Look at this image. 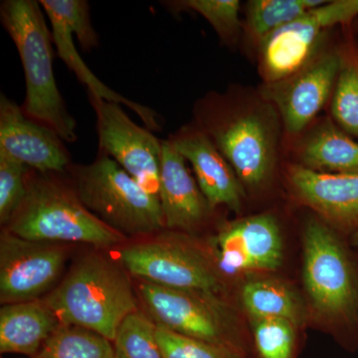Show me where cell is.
Listing matches in <instances>:
<instances>
[{
	"mask_svg": "<svg viewBox=\"0 0 358 358\" xmlns=\"http://www.w3.org/2000/svg\"><path fill=\"white\" fill-rule=\"evenodd\" d=\"M67 249L59 243L31 241L3 229L0 236V301L40 300L56 288Z\"/></svg>",
	"mask_w": 358,
	"mask_h": 358,
	"instance_id": "cell-11",
	"label": "cell"
},
{
	"mask_svg": "<svg viewBox=\"0 0 358 358\" xmlns=\"http://www.w3.org/2000/svg\"><path fill=\"white\" fill-rule=\"evenodd\" d=\"M244 308L252 320H286L299 327L303 312L296 294L275 280L261 279L244 285L241 292Z\"/></svg>",
	"mask_w": 358,
	"mask_h": 358,
	"instance_id": "cell-21",
	"label": "cell"
},
{
	"mask_svg": "<svg viewBox=\"0 0 358 358\" xmlns=\"http://www.w3.org/2000/svg\"><path fill=\"white\" fill-rule=\"evenodd\" d=\"M353 244L358 246V229L355 231V235H353Z\"/></svg>",
	"mask_w": 358,
	"mask_h": 358,
	"instance_id": "cell-31",
	"label": "cell"
},
{
	"mask_svg": "<svg viewBox=\"0 0 358 358\" xmlns=\"http://www.w3.org/2000/svg\"><path fill=\"white\" fill-rule=\"evenodd\" d=\"M343 57L336 51L319 53L298 72L263 87L264 99L277 108L289 134L303 131L331 98Z\"/></svg>",
	"mask_w": 358,
	"mask_h": 358,
	"instance_id": "cell-12",
	"label": "cell"
},
{
	"mask_svg": "<svg viewBox=\"0 0 358 358\" xmlns=\"http://www.w3.org/2000/svg\"><path fill=\"white\" fill-rule=\"evenodd\" d=\"M216 243L217 267L225 274L272 272L282 265L281 230L271 214H258L226 224Z\"/></svg>",
	"mask_w": 358,
	"mask_h": 358,
	"instance_id": "cell-13",
	"label": "cell"
},
{
	"mask_svg": "<svg viewBox=\"0 0 358 358\" xmlns=\"http://www.w3.org/2000/svg\"><path fill=\"white\" fill-rule=\"evenodd\" d=\"M301 166L324 173H358V141L333 122L319 124L303 141Z\"/></svg>",
	"mask_w": 358,
	"mask_h": 358,
	"instance_id": "cell-20",
	"label": "cell"
},
{
	"mask_svg": "<svg viewBox=\"0 0 358 358\" xmlns=\"http://www.w3.org/2000/svg\"><path fill=\"white\" fill-rule=\"evenodd\" d=\"M30 167L0 150V223L6 227L27 192Z\"/></svg>",
	"mask_w": 358,
	"mask_h": 358,
	"instance_id": "cell-28",
	"label": "cell"
},
{
	"mask_svg": "<svg viewBox=\"0 0 358 358\" xmlns=\"http://www.w3.org/2000/svg\"><path fill=\"white\" fill-rule=\"evenodd\" d=\"M155 334L162 358H244L225 346L187 338L160 324Z\"/></svg>",
	"mask_w": 358,
	"mask_h": 358,
	"instance_id": "cell-30",
	"label": "cell"
},
{
	"mask_svg": "<svg viewBox=\"0 0 358 358\" xmlns=\"http://www.w3.org/2000/svg\"><path fill=\"white\" fill-rule=\"evenodd\" d=\"M43 300L61 324L84 327L110 341L122 320L138 310L126 268L98 252L79 259Z\"/></svg>",
	"mask_w": 358,
	"mask_h": 358,
	"instance_id": "cell-2",
	"label": "cell"
},
{
	"mask_svg": "<svg viewBox=\"0 0 358 358\" xmlns=\"http://www.w3.org/2000/svg\"><path fill=\"white\" fill-rule=\"evenodd\" d=\"M182 155L171 141L162 140L159 201L166 229L190 232L203 225L210 205L192 178Z\"/></svg>",
	"mask_w": 358,
	"mask_h": 358,
	"instance_id": "cell-17",
	"label": "cell"
},
{
	"mask_svg": "<svg viewBox=\"0 0 358 358\" xmlns=\"http://www.w3.org/2000/svg\"><path fill=\"white\" fill-rule=\"evenodd\" d=\"M41 4L35 0H4L0 21L13 39L25 75L23 112L53 129L66 143L78 140L77 122L67 109L54 75L53 38Z\"/></svg>",
	"mask_w": 358,
	"mask_h": 358,
	"instance_id": "cell-3",
	"label": "cell"
},
{
	"mask_svg": "<svg viewBox=\"0 0 358 358\" xmlns=\"http://www.w3.org/2000/svg\"><path fill=\"white\" fill-rule=\"evenodd\" d=\"M117 261L141 281L166 288L217 294L218 268L178 231H159L119 250Z\"/></svg>",
	"mask_w": 358,
	"mask_h": 358,
	"instance_id": "cell-6",
	"label": "cell"
},
{
	"mask_svg": "<svg viewBox=\"0 0 358 358\" xmlns=\"http://www.w3.org/2000/svg\"><path fill=\"white\" fill-rule=\"evenodd\" d=\"M89 100L96 113L99 154L114 159L145 189L159 197L162 140L136 124L120 103L91 95Z\"/></svg>",
	"mask_w": 358,
	"mask_h": 358,
	"instance_id": "cell-10",
	"label": "cell"
},
{
	"mask_svg": "<svg viewBox=\"0 0 358 358\" xmlns=\"http://www.w3.org/2000/svg\"><path fill=\"white\" fill-rule=\"evenodd\" d=\"M60 324L43 299L3 305L0 308V352L33 358Z\"/></svg>",
	"mask_w": 358,
	"mask_h": 358,
	"instance_id": "cell-18",
	"label": "cell"
},
{
	"mask_svg": "<svg viewBox=\"0 0 358 358\" xmlns=\"http://www.w3.org/2000/svg\"><path fill=\"white\" fill-rule=\"evenodd\" d=\"M67 173L84 206L122 236L136 240L166 229L159 197L107 155L72 162Z\"/></svg>",
	"mask_w": 358,
	"mask_h": 358,
	"instance_id": "cell-5",
	"label": "cell"
},
{
	"mask_svg": "<svg viewBox=\"0 0 358 358\" xmlns=\"http://www.w3.org/2000/svg\"><path fill=\"white\" fill-rule=\"evenodd\" d=\"M162 4L173 13L192 10L203 16L226 43H231L239 32L238 0H179L164 1Z\"/></svg>",
	"mask_w": 358,
	"mask_h": 358,
	"instance_id": "cell-26",
	"label": "cell"
},
{
	"mask_svg": "<svg viewBox=\"0 0 358 358\" xmlns=\"http://www.w3.org/2000/svg\"><path fill=\"white\" fill-rule=\"evenodd\" d=\"M167 140L192 164L197 185L212 210L219 206L236 212L241 209L243 185L206 134L196 124H188Z\"/></svg>",
	"mask_w": 358,
	"mask_h": 358,
	"instance_id": "cell-15",
	"label": "cell"
},
{
	"mask_svg": "<svg viewBox=\"0 0 358 358\" xmlns=\"http://www.w3.org/2000/svg\"><path fill=\"white\" fill-rule=\"evenodd\" d=\"M155 333L157 324L147 313H131L112 341L115 358H162Z\"/></svg>",
	"mask_w": 358,
	"mask_h": 358,
	"instance_id": "cell-24",
	"label": "cell"
},
{
	"mask_svg": "<svg viewBox=\"0 0 358 358\" xmlns=\"http://www.w3.org/2000/svg\"><path fill=\"white\" fill-rule=\"evenodd\" d=\"M3 229L31 241L89 244L100 250L127 240L84 206L68 173L31 169L24 199Z\"/></svg>",
	"mask_w": 358,
	"mask_h": 358,
	"instance_id": "cell-1",
	"label": "cell"
},
{
	"mask_svg": "<svg viewBox=\"0 0 358 358\" xmlns=\"http://www.w3.org/2000/svg\"><path fill=\"white\" fill-rule=\"evenodd\" d=\"M44 13L61 18L83 50L90 52L100 46V37L92 24L90 6L86 0H40Z\"/></svg>",
	"mask_w": 358,
	"mask_h": 358,
	"instance_id": "cell-29",
	"label": "cell"
},
{
	"mask_svg": "<svg viewBox=\"0 0 358 358\" xmlns=\"http://www.w3.org/2000/svg\"><path fill=\"white\" fill-rule=\"evenodd\" d=\"M0 150L39 173H67L72 164L58 134L28 117L4 94L0 95Z\"/></svg>",
	"mask_w": 358,
	"mask_h": 358,
	"instance_id": "cell-14",
	"label": "cell"
},
{
	"mask_svg": "<svg viewBox=\"0 0 358 358\" xmlns=\"http://www.w3.org/2000/svg\"><path fill=\"white\" fill-rule=\"evenodd\" d=\"M326 1L322 0H253L247 7V30L260 42L282 26L298 20Z\"/></svg>",
	"mask_w": 358,
	"mask_h": 358,
	"instance_id": "cell-23",
	"label": "cell"
},
{
	"mask_svg": "<svg viewBox=\"0 0 358 358\" xmlns=\"http://www.w3.org/2000/svg\"><path fill=\"white\" fill-rule=\"evenodd\" d=\"M45 14L50 20L52 38H53L54 46L56 47L59 57L62 59L66 66L76 75L77 79L87 87L89 95L107 102L126 106L141 117L145 128L150 131H160L162 128V117L150 107L134 102L103 84L90 70L88 65L84 62L79 52L77 51L74 35L64 21L56 14L51 13Z\"/></svg>",
	"mask_w": 358,
	"mask_h": 358,
	"instance_id": "cell-19",
	"label": "cell"
},
{
	"mask_svg": "<svg viewBox=\"0 0 358 358\" xmlns=\"http://www.w3.org/2000/svg\"><path fill=\"white\" fill-rule=\"evenodd\" d=\"M252 322L254 358H296L298 327L280 319L252 320Z\"/></svg>",
	"mask_w": 358,
	"mask_h": 358,
	"instance_id": "cell-25",
	"label": "cell"
},
{
	"mask_svg": "<svg viewBox=\"0 0 358 358\" xmlns=\"http://www.w3.org/2000/svg\"><path fill=\"white\" fill-rule=\"evenodd\" d=\"M352 0L326 2L282 26L259 44V68L267 83H274L300 71L319 54L329 28L355 20Z\"/></svg>",
	"mask_w": 358,
	"mask_h": 358,
	"instance_id": "cell-9",
	"label": "cell"
},
{
	"mask_svg": "<svg viewBox=\"0 0 358 358\" xmlns=\"http://www.w3.org/2000/svg\"><path fill=\"white\" fill-rule=\"evenodd\" d=\"M331 114L341 128L358 138V60L343 56L331 98Z\"/></svg>",
	"mask_w": 358,
	"mask_h": 358,
	"instance_id": "cell-27",
	"label": "cell"
},
{
	"mask_svg": "<svg viewBox=\"0 0 358 358\" xmlns=\"http://www.w3.org/2000/svg\"><path fill=\"white\" fill-rule=\"evenodd\" d=\"M33 358H115L112 341L76 326L61 324Z\"/></svg>",
	"mask_w": 358,
	"mask_h": 358,
	"instance_id": "cell-22",
	"label": "cell"
},
{
	"mask_svg": "<svg viewBox=\"0 0 358 358\" xmlns=\"http://www.w3.org/2000/svg\"><path fill=\"white\" fill-rule=\"evenodd\" d=\"M138 293L147 313L179 334L234 350L245 358L246 341L232 326L229 313L216 294L199 289L166 288L141 281Z\"/></svg>",
	"mask_w": 358,
	"mask_h": 358,
	"instance_id": "cell-8",
	"label": "cell"
},
{
	"mask_svg": "<svg viewBox=\"0 0 358 358\" xmlns=\"http://www.w3.org/2000/svg\"><path fill=\"white\" fill-rule=\"evenodd\" d=\"M267 107L244 108L229 96L210 94L195 106V124L227 159L242 185L270 180L277 160L278 131Z\"/></svg>",
	"mask_w": 358,
	"mask_h": 358,
	"instance_id": "cell-4",
	"label": "cell"
},
{
	"mask_svg": "<svg viewBox=\"0 0 358 358\" xmlns=\"http://www.w3.org/2000/svg\"><path fill=\"white\" fill-rule=\"evenodd\" d=\"M303 282L313 307L329 320L358 317V278L348 252L329 225L308 221L303 233Z\"/></svg>",
	"mask_w": 358,
	"mask_h": 358,
	"instance_id": "cell-7",
	"label": "cell"
},
{
	"mask_svg": "<svg viewBox=\"0 0 358 358\" xmlns=\"http://www.w3.org/2000/svg\"><path fill=\"white\" fill-rule=\"evenodd\" d=\"M296 196L331 225L358 229V173H324L296 164L288 169Z\"/></svg>",
	"mask_w": 358,
	"mask_h": 358,
	"instance_id": "cell-16",
	"label": "cell"
}]
</instances>
